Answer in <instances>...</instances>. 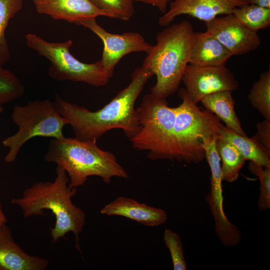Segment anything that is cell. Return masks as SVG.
Masks as SVG:
<instances>
[{
  "label": "cell",
  "mask_w": 270,
  "mask_h": 270,
  "mask_svg": "<svg viewBox=\"0 0 270 270\" xmlns=\"http://www.w3.org/2000/svg\"><path fill=\"white\" fill-rule=\"evenodd\" d=\"M154 73L141 66L134 70L131 82L100 109L92 112L83 106L65 101L56 95L54 104L58 114L69 122L75 138L97 140L107 132L120 128L130 140L140 129L135 103Z\"/></svg>",
  "instance_id": "cell-1"
},
{
  "label": "cell",
  "mask_w": 270,
  "mask_h": 270,
  "mask_svg": "<svg viewBox=\"0 0 270 270\" xmlns=\"http://www.w3.org/2000/svg\"><path fill=\"white\" fill-rule=\"evenodd\" d=\"M56 173L54 182H34L24 190L21 198L12 199L11 203L20 208L25 218L44 215V210H50L56 218L55 224L50 228L52 242L72 232L76 237L79 250L78 236L86 223V214L72 202L76 188L69 186L70 179L66 171L58 166Z\"/></svg>",
  "instance_id": "cell-2"
},
{
  "label": "cell",
  "mask_w": 270,
  "mask_h": 270,
  "mask_svg": "<svg viewBox=\"0 0 270 270\" xmlns=\"http://www.w3.org/2000/svg\"><path fill=\"white\" fill-rule=\"evenodd\" d=\"M44 158L46 162L56 163L66 171L71 188L84 185L90 176L100 177L106 184L115 176L128 178L116 156L100 149L96 140L52 138Z\"/></svg>",
  "instance_id": "cell-3"
},
{
  "label": "cell",
  "mask_w": 270,
  "mask_h": 270,
  "mask_svg": "<svg viewBox=\"0 0 270 270\" xmlns=\"http://www.w3.org/2000/svg\"><path fill=\"white\" fill-rule=\"evenodd\" d=\"M194 32L192 24L184 20L165 26L156 34V43L147 54L142 64L156 76V84L150 89L151 94L166 98L178 90L188 64Z\"/></svg>",
  "instance_id": "cell-4"
},
{
  "label": "cell",
  "mask_w": 270,
  "mask_h": 270,
  "mask_svg": "<svg viewBox=\"0 0 270 270\" xmlns=\"http://www.w3.org/2000/svg\"><path fill=\"white\" fill-rule=\"evenodd\" d=\"M178 94L182 102L177 106L173 130L174 158L198 164L206 158L204 144L218 137L222 123L214 114L193 102L184 88H180Z\"/></svg>",
  "instance_id": "cell-5"
},
{
  "label": "cell",
  "mask_w": 270,
  "mask_h": 270,
  "mask_svg": "<svg viewBox=\"0 0 270 270\" xmlns=\"http://www.w3.org/2000/svg\"><path fill=\"white\" fill-rule=\"evenodd\" d=\"M138 112L140 129L130 140L138 150L148 151L152 160H174L173 130L177 107H170L166 98L150 94L142 98Z\"/></svg>",
  "instance_id": "cell-6"
},
{
  "label": "cell",
  "mask_w": 270,
  "mask_h": 270,
  "mask_svg": "<svg viewBox=\"0 0 270 270\" xmlns=\"http://www.w3.org/2000/svg\"><path fill=\"white\" fill-rule=\"evenodd\" d=\"M12 118L18 130L2 141V145L9 148L5 157L8 163L14 162L20 148L33 138H64L63 128L69 124L49 100H36L24 106H14Z\"/></svg>",
  "instance_id": "cell-7"
},
{
  "label": "cell",
  "mask_w": 270,
  "mask_h": 270,
  "mask_svg": "<svg viewBox=\"0 0 270 270\" xmlns=\"http://www.w3.org/2000/svg\"><path fill=\"white\" fill-rule=\"evenodd\" d=\"M27 46L51 62L48 72L52 78L62 81L82 82L94 86L106 85L109 80L100 62L86 64L77 60L70 52L72 41L49 42L35 34L26 36Z\"/></svg>",
  "instance_id": "cell-8"
},
{
  "label": "cell",
  "mask_w": 270,
  "mask_h": 270,
  "mask_svg": "<svg viewBox=\"0 0 270 270\" xmlns=\"http://www.w3.org/2000/svg\"><path fill=\"white\" fill-rule=\"evenodd\" d=\"M204 148L211 172L210 191L206 200L214 220L215 232L223 246H234L240 244L242 235L238 226L228 220L224 212L220 159L216 142H208Z\"/></svg>",
  "instance_id": "cell-9"
},
{
  "label": "cell",
  "mask_w": 270,
  "mask_h": 270,
  "mask_svg": "<svg viewBox=\"0 0 270 270\" xmlns=\"http://www.w3.org/2000/svg\"><path fill=\"white\" fill-rule=\"evenodd\" d=\"M76 25L90 30L102 40L104 47L100 61L109 78L112 76L116 64L124 56L134 52L147 54L152 47L140 34L131 32L122 34L110 33L100 26L96 18L80 22Z\"/></svg>",
  "instance_id": "cell-10"
},
{
  "label": "cell",
  "mask_w": 270,
  "mask_h": 270,
  "mask_svg": "<svg viewBox=\"0 0 270 270\" xmlns=\"http://www.w3.org/2000/svg\"><path fill=\"white\" fill-rule=\"evenodd\" d=\"M182 82L193 102L198 104L206 96L221 92L236 90L238 82L225 65L201 66L188 64Z\"/></svg>",
  "instance_id": "cell-11"
},
{
  "label": "cell",
  "mask_w": 270,
  "mask_h": 270,
  "mask_svg": "<svg viewBox=\"0 0 270 270\" xmlns=\"http://www.w3.org/2000/svg\"><path fill=\"white\" fill-rule=\"evenodd\" d=\"M207 33L216 38L232 54H246L258 49L261 41L257 32L241 24L232 14L204 22Z\"/></svg>",
  "instance_id": "cell-12"
},
{
  "label": "cell",
  "mask_w": 270,
  "mask_h": 270,
  "mask_svg": "<svg viewBox=\"0 0 270 270\" xmlns=\"http://www.w3.org/2000/svg\"><path fill=\"white\" fill-rule=\"evenodd\" d=\"M246 4V0H173L170 2L168 9L159 18L158 24L166 26L182 14L208 22L220 15L232 14L234 8Z\"/></svg>",
  "instance_id": "cell-13"
},
{
  "label": "cell",
  "mask_w": 270,
  "mask_h": 270,
  "mask_svg": "<svg viewBox=\"0 0 270 270\" xmlns=\"http://www.w3.org/2000/svg\"><path fill=\"white\" fill-rule=\"evenodd\" d=\"M37 12L76 24L99 16L114 18L109 13L96 8L90 0H32Z\"/></svg>",
  "instance_id": "cell-14"
},
{
  "label": "cell",
  "mask_w": 270,
  "mask_h": 270,
  "mask_svg": "<svg viewBox=\"0 0 270 270\" xmlns=\"http://www.w3.org/2000/svg\"><path fill=\"white\" fill-rule=\"evenodd\" d=\"M102 214L122 216L148 226L164 224L168 216L164 210L140 203L130 198L118 196L100 210Z\"/></svg>",
  "instance_id": "cell-15"
},
{
  "label": "cell",
  "mask_w": 270,
  "mask_h": 270,
  "mask_svg": "<svg viewBox=\"0 0 270 270\" xmlns=\"http://www.w3.org/2000/svg\"><path fill=\"white\" fill-rule=\"evenodd\" d=\"M49 262L28 254L14 240L6 224L0 226V270H44Z\"/></svg>",
  "instance_id": "cell-16"
},
{
  "label": "cell",
  "mask_w": 270,
  "mask_h": 270,
  "mask_svg": "<svg viewBox=\"0 0 270 270\" xmlns=\"http://www.w3.org/2000/svg\"><path fill=\"white\" fill-rule=\"evenodd\" d=\"M232 56L231 53L212 36L206 32H194L188 64L201 66L225 65Z\"/></svg>",
  "instance_id": "cell-17"
},
{
  "label": "cell",
  "mask_w": 270,
  "mask_h": 270,
  "mask_svg": "<svg viewBox=\"0 0 270 270\" xmlns=\"http://www.w3.org/2000/svg\"><path fill=\"white\" fill-rule=\"evenodd\" d=\"M200 102L206 110L215 114L222 120L227 128L241 136H247L236 113L232 92H214L204 98Z\"/></svg>",
  "instance_id": "cell-18"
},
{
  "label": "cell",
  "mask_w": 270,
  "mask_h": 270,
  "mask_svg": "<svg viewBox=\"0 0 270 270\" xmlns=\"http://www.w3.org/2000/svg\"><path fill=\"white\" fill-rule=\"evenodd\" d=\"M218 139L232 144L246 160L266 168H270V156L262 150L253 137L250 138L247 136H241L221 124Z\"/></svg>",
  "instance_id": "cell-19"
},
{
  "label": "cell",
  "mask_w": 270,
  "mask_h": 270,
  "mask_svg": "<svg viewBox=\"0 0 270 270\" xmlns=\"http://www.w3.org/2000/svg\"><path fill=\"white\" fill-rule=\"evenodd\" d=\"M216 147L222 161V180L228 182L236 181L246 159L234 146L228 142L218 139Z\"/></svg>",
  "instance_id": "cell-20"
},
{
  "label": "cell",
  "mask_w": 270,
  "mask_h": 270,
  "mask_svg": "<svg viewBox=\"0 0 270 270\" xmlns=\"http://www.w3.org/2000/svg\"><path fill=\"white\" fill-rule=\"evenodd\" d=\"M232 14L247 29L254 32L270 26V8L246 4L234 9Z\"/></svg>",
  "instance_id": "cell-21"
},
{
  "label": "cell",
  "mask_w": 270,
  "mask_h": 270,
  "mask_svg": "<svg viewBox=\"0 0 270 270\" xmlns=\"http://www.w3.org/2000/svg\"><path fill=\"white\" fill-rule=\"evenodd\" d=\"M248 98L264 120L270 121V69L263 72L254 82Z\"/></svg>",
  "instance_id": "cell-22"
},
{
  "label": "cell",
  "mask_w": 270,
  "mask_h": 270,
  "mask_svg": "<svg viewBox=\"0 0 270 270\" xmlns=\"http://www.w3.org/2000/svg\"><path fill=\"white\" fill-rule=\"evenodd\" d=\"M22 0H0V66L10 58V48L5 31L10 20L22 7Z\"/></svg>",
  "instance_id": "cell-23"
},
{
  "label": "cell",
  "mask_w": 270,
  "mask_h": 270,
  "mask_svg": "<svg viewBox=\"0 0 270 270\" xmlns=\"http://www.w3.org/2000/svg\"><path fill=\"white\" fill-rule=\"evenodd\" d=\"M24 87L11 71L0 66V104L8 102L22 96Z\"/></svg>",
  "instance_id": "cell-24"
},
{
  "label": "cell",
  "mask_w": 270,
  "mask_h": 270,
  "mask_svg": "<svg viewBox=\"0 0 270 270\" xmlns=\"http://www.w3.org/2000/svg\"><path fill=\"white\" fill-rule=\"evenodd\" d=\"M98 9L112 14L114 18L130 20L134 13L132 0H90Z\"/></svg>",
  "instance_id": "cell-25"
},
{
  "label": "cell",
  "mask_w": 270,
  "mask_h": 270,
  "mask_svg": "<svg viewBox=\"0 0 270 270\" xmlns=\"http://www.w3.org/2000/svg\"><path fill=\"white\" fill-rule=\"evenodd\" d=\"M248 168L260 182V195L258 207L264 211L270 208V168H266L250 161Z\"/></svg>",
  "instance_id": "cell-26"
},
{
  "label": "cell",
  "mask_w": 270,
  "mask_h": 270,
  "mask_svg": "<svg viewBox=\"0 0 270 270\" xmlns=\"http://www.w3.org/2000/svg\"><path fill=\"white\" fill-rule=\"evenodd\" d=\"M164 241L168 249L174 270L188 269L186 261L182 242L180 236L170 229L165 230Z\"/></svg>",
  "instance_id": "cell-27"
},
{
  "label": "cell",
  "mask_w": 270,
  "mask_h": 270,
  "mask_svg": "<svg viewBox=\"0 0 270 270\" xmlns=\"http://www.w3.org/2000/svg\"><path fill=\"white\" fill-rule=\"evenodd\" d=\"M257 132L253 136L262 150L270 156V121L266 120L258 122Z\"/></svg>",
  "instance_id": "cell-28"
},
{
  "label": "cell",
  "mask_w": 270,
  "mask_h": 270,
  "mask_svg": "<svg viewBox=\"0 0 270 270\" xmlns=\"http://www.w3.org/2000/svg\"><path fill=\"white\" fill-rule=\"evenodd\" d=\"M133 2H141L156 7L161 12L164 14L167 10L168 4L172 0H132Z\"/></svg>",
  "instance_id": "cell-29"
},
{
  "label": "cell",
  "mask_w": 270,
  "mask_h": 270,
  "mask_svg": "<svg viewBox=\"0 0 270 270\" xmlns=\"http://www.w3.org/2000/svg\"><path fill=\"white\" fill-rule=\"evenodd\" d=\"M247 4L256 5L262 8H270V0H246Z\"/></svg>",
  "instance_id": "cell-30"
},
{
  "label": "cell",
  "mask_w": 270,
  "mask_h": 270,
  "mask_svg": "<svg viewBox=\"0 0 270 270\" xmlns=\"http://www.w3.org/2000/svg\"><path fill=\"white\" fill-rule=\"evenodd\" d=\"M7 221L6 218L2 208V204L0 202V226L6 224Z\"/></svg>",
  "instance_id": "cell-31"
},
{
  "label": "cell",
  "mask_w": 270,
  "mask_h": 270,
  "mask_svg": "<svg viewBox=\"0 0 270 270\" xmlns=\"http://www.w3.org/2000/svg\"><path fill=\"white\" fill-rule=\"evenodd\" d=\"M3 111V108L2 107V105L0 104V114Z\"/></svg>",
  "instance_id": "cell-32"
}]
</instances>
